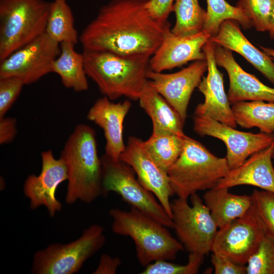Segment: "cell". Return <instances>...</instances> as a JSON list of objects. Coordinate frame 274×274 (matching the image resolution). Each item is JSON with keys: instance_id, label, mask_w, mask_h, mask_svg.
Returning <instances> with one entry per match:
<instances>
[{"instance_id": "5bb4252c", "label": "cell", "mask_w": 274, "mask_h": 274, "mask_svg": "<svg viewBox=\"0 0 274 274\" xmlns=\"http://www.w3.org/2000/svg\"><path fill=\"white\" fill-rule=\"evenodd\" d=\"M120 160L133 169L140 183L157 197L172 219L169 199L175 194L167 173L151 157L143 141L135 136L129 137Z\"/></svg>"}, {"instance_id": "9a60e30c", "label": "cell", "mask_w": 274, "mask_h": 274, "mask_svg": "<svg viewBox=\"0 0 274 274\" xmlns=\"http://www.w3.org/2000/svg\"><path fill=\"white\" fill-rule=\"evenodd\" d=\"M41 159L40 174L28 176L23 186L24 193L29 199L31 209L43 206L53 217L62 208L56 197V191L61 183L67 180V169L62 159H56L51 150L42 152Z\"/></svg>"}, {"instance_id": "8992f818", "label": "cell", "mask_w": 274, "mask_h": 274, "mask_svg": "<svg viewBox=\"0 0 274 274\" xmlns=\"http://www.w3.org/2000/svg\"><path fill=\"white\" fill-rule=\"evenodd\" d=\"M50 3L0 0V61L45 32Z\"/></svg>"}, {"instance_id": "8d00e7d4", "label": "cell", "mask_w": 274, "mask_h": 274, "mask_svg": "<svg viewBox=\"0 0 274 274\" xmlns=\"http://www.w3.org/2000/svg\"><path fill=\"white\" fill-rule=\"evenodd\" d=\"M17 133L16 120L8 117L0 118V144L11 142Z\"/></svg>"}, {"instance_id": "2e32d148", "label": "cell", "mask_w": 274, "mask_h": 274, "mask_svg": "<svg viewBox=\"0 0 274 274\" xmlns=\"http://www.w3.org/2000/svg\"><path fill=\"white\" fill-rule=\"evenodd\" d=\"M216 44L210 40L203 47L207 63V75L203 76L198 87L204 97V101L196 107L194 114L206 116L235 128L234 120L224 86L223 75L218 69L215 57Z\"/></svg>"}, {"instance_id": "484cf974", "label": "cell", "mask_w": 274, "mask_h": 274, "mask_svg": "<svg viewBox=\"0 0 274 274\" xmlns=\"http://www.w3.org/2000/svg\"><path fill=\"white\" fill-rule=\"evenodd\" d=\"M45 32L60 44L68 42L76 45L78 43L79 37L67 0H53L51 2Z\"/></svg>"}, {"instance_id": "4fadbf2b", "label": "cell", "mask_w": 274, "mask_h": 274, "mask_svg": "<svg viewBox=\"0 0 274 274\" xmlns=\"http://www.w3.org/2000/svg\"><path fill=\"white\" fill-rule=\"evenodd\" d=\"M206 71V60H197L174 73L150 70L147 77L149 85L169 104L185 123L192 94L198 87Z\"/></svg>"}, {"instance_id": "7c38bea8", "label": "cell", "mask_w": 274, "mask_h": 274, "mask_svg": "<svg viewBox=\"0 0 274 274\" xmlns=\"http://www.w3.org/2000/svg\"><path fill=\"white\" fill-rule=\"evenodd\" d=\"M60 50V44L45 32L1 61L0 78L17 77L25 85L35 83L52 73Z\"/></svg>"}, {"instance_id": "74e56055", "label": "cell", "mask_w": 274, "mask_h": 274, "mask_svg": "<svg viewBox=\"0 0 274 274\" xmlns=\"http://www.w3.org/2000/svg\"><path fill=\"white\" fill-rule=\"evenodd\" d=\"M121 263L118 257H112L103 254L99 260L97 268L93 272L94 274H114Z\"/></svg>"}, {"instance_id": "f1b7e54d", "label": "cell", "mask_w": 274, "mask_h": 274, "mask_svg": "<svg viewBox=\"0 0 274 274\" xmlns=\"http://www.w3.org/2000/svg\"><path fill=\"white\" fill-rule=\"evenodd\" d=\"M207 9L203 30L211 37L217 35L221 24L231 20L239 23L245 29L252 27L243 11L237 6L229 4L226 0H207Z\"/></svg>"}, {"instance_id": "ac0fdd59", "label": "cell", "mask_w": 274, "mask_h": 274, "mask_svg": "<svg viewBox=\"0 0 274 274\" xmlns=\"http://www.w3.org/2000/svg\"><path fill=\"white\" fill-rule=\"evenodd\" d=\"M215 57L217 65L224 68L228 74L227 96L231 105L243 101L274 102V88L244 71L235 61L231 51L216 44Z\"/></svg>"}, {"instance_id": "3957f363", "label": "cell", "mask_w": 274, "mask_h": 274, "mask_svg": "<svg viewBox=\"0 0 274 274\" xmlns=\"http://www.w3.org/2000/svg\"><path fill=\"white\" fill-rule=\"evenodd\" d=\"M60 158L67 172L66 203L72 204L77 200L90 203L104 195L102 166L93 128L84 124L77 125L68 138Z\"/></svg>"}, {"instance_id": "e0dca14e", "label": "cell", "mask_w": 274, "mask_h": 274, "mask_svg": "<svg viewBox=\"0 0 274 274\" xmlns=\"http://www.w3.org/2000/svg\"><path fill=\"white\" fill-rule=\"evenodd\" d=\"M211 36L204 30L190 36H179L171 30L151 56L150 70L155 72L184 65L188 62L206 60L204 45Z\"/></svg>"}, {"instance_id": "603a6c76", "label": "cell", "mask_w": 274, "mask_h": 274, "mask_svg": "<svg viewBox=\"0 0 274 274\" xmlns=\"http://www.w3.org/2000/svg\"><path fill=\"white\" fill-rule=\"evenodd\" d=\"M138 100L140 107L151 120L152 132H169L183 136L186 135L183 131L184 122L179 114L148 82Z\"/></svg>"}, {"instance_id": "d6a6232c", "label": "cell", "mask_w": 274, "mask_h": 274, "mask_svg": "<svg viewBox=\"0 0 274 274\" xmlns=\"http://www.w3.org/2000/svg\"><path fill=\"white\" fill-rule=\"evenodd\" d=\"M251 196L255 210L267 233L274 237V193L255 189Z\"/></svg>"}, {"instance_id": "f35d334b", "label": "cell", "mask_w": 274, "mask_h": 274, "mask_svg": "<svg viewBox=\"0 0 274 274\" xmlns=\"http://www.w3.org/2000/svg\"><path fill=\"white\" fill-rule=\"evenodd\" d=\"M267 31L270 37L274 39V7L269 18Z\"/></svg>"}, {"instance_id": "60d3db41", "label": "cell", "mask_w": 274, "mask_h": 274, "mask_svg": "<svg viewBox=\"0 0 274 274\" xmlns=\"http://www.w3.org/2000/svg\"><path fill=\"white\" fill-rule=\"evenodd\" d=\"M272 158L273 160H274V145H273V151H272Z\"/></svg>"}, {"instance_id": "d590c367", "label": "cell", "mask_w": 274, "mask_h": 274, "mask_svg": "<svg viewBox=\"0 0 274 274\" xmlns=\"http://www.w3.org/2000/svg\"><path fill=\"white\" fill-rule=\"evenodd\" d=\"M175 0H148L146 6L151 15L160 22L167 21Z\"/></svg>"}, {"instance_id": "9c48e42d", "label": "cell", "mask_w": 274, "mask_h": 274, "mask_svg": "<svg viewBox=\"0 0 274 274\" xmlns=\"http://www.w3.org/2000/svg\"><path fill=\"white\" fill-rule=\"evenodd\" d=\"M104 195L110 191L119 194L127 203L150 216L167 228H173L172 219L154 195L135 178V173L121 160L114 161L105 155L101 157Z\"/></svg>"}, {"instance_id": "30bf717a", "label": "cell", "mask_w": 274, "mask_h": 274, "mask_svg": "<svg viewBox=\"0 0 274 274\" xmlns=\"http://www.w3.org/2000/svg\"><path fill=\"white\" fill-rule=\"evenodd\" d=\"M193 130L197 134L212 136L224 143L230 170L239 166L250 156L274 142V134L240 131L206 116L193 114Z\"/></svg>"}, {"instance_id": "d4e9b609", "label": "cell", "mask_w": 274, "mask_h": 274, "mask_svg": "<svg viewBox=\"0 0 274 274\" xmlns=\"http://www.w3.org/2000/svg\"><path fill=\"white\" fill-rule=\"evenodd\" d=\"M236 124L245 128H258L260 132L274 134V102L243 101L231 105Z\"/></svg>"}, {"instance_id": "4dcf8cb0", "label": "cell", "mask_w": 274, "mask_h": 274, "mask_svg": "<svg viewBox=\"0 0 274 274\" xmlns=\"http://www.w3.org/2000/svg\"><path fill=\"white\" fill-rule=\"evenodd\" d=\"M236 6L243 11L257 31H267L274 0H239Z\"/></svg>"}, {"instance_id": "cb8c5ba5", "label": "cell", "mask_w": 274, "mask_h": 274, "mask_svg": "<svg viewBox=\"0 0 274 274\" xmlns=\"http://www.w3.org/2000/svg\"><path fill=\"white\" fill-rule=\"evenodd\" d=\"M60 45V53L53 62L52 73L60 77L65 88L76 92L87 90L89 85L82 53H78L73 43L64 42Z\"/></svg>"}, {"instance_id": "7402d4cb", "label": "cell", "mask_w": 274, "mask_h": 274, "mask_svg": "<svg viewBox=\"0 0 274 274\" xmlns=\"http://www.w3.org/2000/svg\"><path fill=\"white\" fill-rule=\"evenodd\" d=\"M227 188H213L203 195V202L219 229L244 216L251 208V195H239L228 191Z\"/></svg>"}, {"instance_id": "ba28073f", "label": "cell", "mask_w": 274, "mask_h": 274, "mask_svg": "<svg viewBox=\"0 0 274 274\" xmlns=\"http://www.w3.org/2000/svg\"><path fill=\"white\" fill-rule=\"evenodd\" d=\"M190 198L191 206L180 197L170 202L173 228L190 253L204 256L212 251L218 227L200 196L195 193Z\"/></svg>"}, {"instance_id": "83f0119b", "label": "cell", "mask_w": 274, "mask_h": 274, "mask_svg": "<svg viewBox=\"0 0 274 274\" xmlns=\"http://www.w3.org/2000/svg\"><path fill=\"white\" fill-rule=\"evenodd\" d=\"M173 12L176 22L171 31L182 37L197 34L202 30L206 10L200 5L199 0H175Z\"/></svg>"}, {"instance_id": "ffe728a7", "label": "cell", "mask_w": 274, "mask_h": 274, "mask_svg": "<svg viewBox=\"0 0 274 274\" xmlns=\"http://www.w3.org/2000/svg\"><path fill=\"white\" fill-rule=\"evenodd\" d=\"M273 145L274 142L250 156L239 166L230 169L214 188L250 185L274 193Z\"/></svg>"}, {"instance_id": "52a82bcc", "label": "cell", "mask_w": 274, "mask_h": 274, "mask_svg": "<svg viewBox=\"0 0 274 274\" xmlns=\"http://www.w3.org/2000/svg\"><path fill=\"white\" fill-rule=\"evenodd\" d=\"M104 228L93 224L77 240L66 244H52L35 253L31 273L73 274L105 244Z\"/></svg>"}, {"instance_id": "6da1fadb", "label": "cell", "mask_w": 274, "mask_h": 274, "mask_svg": "<svg viewBox=\"0 0 274 274\" xmlns=\"http://www.w3.org/2000/svg\"><path fill=\"white\" fill-rule=\"evenodd\" d=\"M148 0H111L82 30L83 49L151 56L171 30L150 14Z\"/></svg>"}, {"instance_id": "5b68a950", "label": "cell", "mask_w": 274, "mask_h": 274, "mask_svg": "<svg viewBox=\"0 0 274 274\" xmlns=\"http://www.w3.org/2000/svg\"><path fill=\"white\" fill-rule=\"evenodd\" d=\"M229 170L225 157L216 156L186 135L182 151L167 174L174 194L188 199L197 191L215 188Z\"/></svg>"}, {"instance_id": "d6986e66", "label": "cell", "mask_w": 274, "mask_h": 274, "mask_svg": "<svg viewBox=\"0 0 274 274\" xmlns=\"http://www.w3.org/2000/svg\"><path fill=\"white\" fill-rule=\"evenodd\" d=\"M131 106L128 100L116 103L104 96L96 100L87 115L88 120L103 130L106 141L105 155L114 161L120 160L125 147L123 122Z\"/></svg>"}, {"instance_id": "7a4b0ae2", "label": "cell", "mask_w": 274, "mask_h": 274, "mask_svg": "<svg viewBox=\"0 0 274 274\" xmlns=\"http://www.w3.org/2000/svg\"><path fill=\"white\" fill-rule=\"evenodd\" d=\"M82 54L87 77L104 96L111 100L123 96L139 99L148 83L150 56L85 49Z\"/></svg>"}, {"instance_id": "44dd1931", "label": "cell", "mask_w": 274, "mask_h": 274, "mask_svg": "<svg viewBox=\"0 0 274 274\" xmlns=\"http://www.w3.org/2000/svg\"><path fill=\"white\" fill-rule=\"evenodd\" d=\"M209 40L242 55L274 85V61L247 39L236 21L223 22L217 35Z\"/></svg>"}, {"instance_id": "ab89813d", "label": "cell", "mask_w": 274, "mask_h": 274, "mask_svg": "<svg viewBox=\"0 0 274 274\" xmlns=\"http://www.w3.org/2000/svg\"><path fill=\"white\" fill-rule=\"evenodd\" d=\"M260 48L274 61V49L263 46H260Z\"/></svg>"}, {"instance_id": "277c9868", "label": "cell", "mask_w": 274, "mask_h": 274, "mask_svg": "<svg viewBox=\"0 0 274 274\" xmlns=\"http://www.w3.org/2000/svg\"><path fill=\"white\" fill-rule=\"evenodd\" d=\"M109 215L113 232L132 239L138 260L144 267L157 260H174L184 249L166 226L134 208L129 211L112 209Z\"/></svg>"}, {"instance_id": "836d02e7", "label": "cell", "mask_w": 274, "mask_h": 274, "mask_svg": "<svg viewBox=\"0 0 274 274\" xmlns=\"http://www.w3.org/2000/svg\"><path fill=\"white\" fill-rule=\"evenodd\" d=\"M24 85L22 80L17 77L0 78V118L11 108Z\"/></svg>"}, {"instance_id": "8fae6325", "label": "cell", "mask_w": 274, "mask_h": 274, "mask_svg": "<svg viewBox=\"0 0 274 274\" xmlns=\"http://www.w3.org/2000/svg\"><path fill=\"white\" fill-rule=\"evenodd\" d=\"M267 233L252 204L244 216L219 229L211 252L245 265Z\"/></svg>"}, {"instance_id": "1f68e13d", "label": "cell", "mask_w": 274, "mask_h": 274, "mask_svg": "<svg viewBox=\"0 0 274 274\" xmlns=\"http://www.w3.org/2000/svg\"><path fill=\"white\" fill-rule=\"evenodd\" d=\"M204 256L190 253L188 261L185 265H180L167 261L157 260L145 267L142 274H195L198 273Z\"/></svg>"}, {"instance_id": "f546056e", "label": "cell", "mask_w": 274, "mask_h": 274, "mask_svg": "<svg viewBox=\"0 0 274 274\" xmlns=\"http://www.w3.org/2000/svg\"><path fill=\"white\" fill-rule=\"evenodd\" d=\"M248 274H274V237L268 233L255 252L249 258Z\"/></svg>"}, {"instance_id": "4316f807", "label": "cell", "mask_w": 274, "mask_h": 274, "mask_svg": "<svg viewBox=\"0 0 274 274\" xmlns=\"http://www.w3.org/2000/svg\"><path fill=\"white\" fill-rule=\"evenodd\" d=\"M186 136L169 132H152L144 142L147 151L155 162L167 173L181 153Z\"/></svg>"}, {"instance_id": "e575fe53", "label": "cell", "mask_w": 274, "mask_h": 274, "mask_svg": "<svg viewBox=\"0 0 274 274\" xmlns=\"http://www.w3.org/2000/svg\"><path fill=\"white\" fill-rule=\"evenodd\" d=\"M215 274H245L246 267L237 264L221 255L213 253L211 258Z\"/></svg>"}]
</instances>
